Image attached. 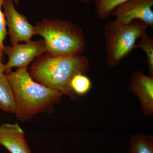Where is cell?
Listing matches in <instances>:
<instances>
[{
	"instance_id": "cell-8",
	"label": "cell",
	"mask_w": 153,
	"mask_h": 153,
	"mask_svg": "<svg viewBox=\"0 0 153 153\" xmlns=\"http://www.w3.org/2000/svg\"><path fill=\"white\" fill-rule=\"evenodd\" d=\"M132 93L138 97L141 110L145 116L153 114V77L146 75L142 71L133 72L129 82Z\"/></svg>"
},
{
	"instance_id": "cell-4",
	"label": "cell",
	"mask_w": 153,
	"mask_h": 153,
	"mask_svg": "<svg viewBox=\"0 0 153 153\" xmlns=\"http://www.w3.org/2000/svg\"><path fill=\"white\" fill-rule=\"evenodd\" d=\"M148 27L139 20L124 24L114 19L106 23L103 34L108 65L111 68L118 66L135 48L137 40Z\"/></svg>"
},
{
	"instance_id": "cell-15",
	"label": "cell",
	"mask_w": 153,
	"mask_h": 153,
	"mask_svg": "<svg viewBox=\"0 0 153 153\" xmlns=\"http://www.w3.org/2000/svg\"><path fill=\"white\" fill-rule=\"evenodd\" d=\"M3 1L0 0V58L2 60L4 59L3 50L4 46V41L7 35L5 18L2 11Z\"/></svg>"
},
{
	"instance_id": "cell-10",
	"label": "cell",
	"mask_w": 153,
	"mask_h": 153,
	"mask_svg": "<svg viewBox=\"0 0 153 153\" xmlns=\"http://www.w3.org/2000/svg\"><path fill=\"white\" fill-rule=\"evenodd\" d=\"M0 109L6 112L16 114L13 91L5 73L0 74Z\"/></svg>"
},
{
	"instance_id": "cell-13",
	"label": "cell",
	"mask_w": 153,
	"mask_h": 153,
	"mask_svg": "<svg viewBox=\"0 0 153 153\" xmlns=\"http://www.w3.org/2000/svg\"><path fill=\"white\" fill-rule=\"evenodd\" d=\"M135 48L142 49L146 53L149 67V76L153 77V39L150 38L147 33L141 37Z\"/></svg>"
},
{
	"instance_id": "cell-9",
	"label": "cell",
	"mask_w": 153,
	"mask_h": 153,
	"mask_svg": "<svg viewBox=\"0 0 153 153\" xmlns=\"http://www.w3.org/2000/svg\"><path fill=\"white\" fill-rule=\"evenodd\" d=\"M25 133L18 123L0 125V146L10 153H32Z\"/></svg>"
},
{
	"instance_id": "cell-12",
	"label": "cell",
	"mask_w": 153,
	"mask_h": 153,
	"mask_svg": "<svg viewBox=\"0 0 153 153\" xmlns=\"http://www.w3.org/2000/svg\"><path fill=\"white\" fill-rule=\"evenodd\" d=\"M129 0H94V14L98 19L105 20L109 19L115 9Z\"/></svg>"
},
{
	"instance_id": "cell-19",
	"label": "cell",
	"mask_w": 153,
	"mask_h": 153,
	"mask_svg": "<svg viewBox=\"0 0 153 153\" xmlns=\"http://www.w3.org/2000/svg\"><path fill=\"white\" fill-rule=\"evenodd\" d=\"M117 153H125V152H124L123 151H119Z\"/></svg>"
},
{
	"instance_id": "cell-17",
	"label": "cell",
	"mask_w": 153,
	"mask_h": 153,
	"mask_svg": "<svg viewBox=\"0 0 153 153\" xmlns=\"http://www.w3.org/2000/svg\"><path fill=\"white\" fill-rule=\"evenodd\" d=\"M76 1H78V2L82 3V4H87L91 1H94V0H76Z\"/></svg>"
},
{
	"instance_id": "cell-2",
	"label": "cell",
	"mask_w": 153,
	"mask_h": 153,
	"mask_svg": "<svg viewBox=\"0 0 153 153\" xmlns=\"http://www.w3.org/2000/svg\"><path fill=\"white\" fill-rule=\"evenodd\" d=\"M5 73L13 91L16 114L22 121L42 111L63 95L34 81L27 67L18 68L15 71L7 70Z\"/></svg>"
},
{
	"instance_id": "cell-11",
	"label": "cell",
	"mask_w": 153,
	"mask_h": 153,
	"mask_svg": "<svg viewBox=\"0 0 153 153\" xmlns=\"http://www.w3.org/2000/svg\"><path fill=\"white\" fill-rule=\"evenodd\" d=\"M128 153H153L152 135L135 134L128 143Z\"/></svg>"
},
{
	"instance_id": "cell-18",
	"label": "cell",
	"mask_w": 153,
	"mask_h": 153,
	"mask_svg": "<svg viewBox=\"0 0 153 153\" xmlns=\"http://www.w3.org/2000/svg\"><path fill=\"white\" fill-rule=\"evenodd\" d=\"M14 1L15 5H19V0H14Z\"/></svg>"
},
{
	"instance_id": "cell-1",
	"label": "cell",
	"mask_w": 153,
	"mask_h": 153,
	"mask_svg": "<svg viewBox=\"0 0 153 153\" xmlns=\"http://www.w3.org/2000/svg\"><path fill=\"white\" fill-rule=\"evenodd\" d=\"M89 67V60L82 55L58 57L46 54L35 60L29 72L37 82L75 99L71 79L76 74H86Z\"/></svg>"
},
{
	"instance_id": "cell-3",
	"label": "cell",
	"mask_w": 153,
	"mask_h": 153,
	"mask_svg": "<svg viewBox=\"0 0 153 153\" xmlns=\"http://www.w3.org/2000/svg\"><path fill=\"white\" fill-rule=\"evenodd\" d=\"M35 35L44 38L46 54L58 57L82 55L86 42L82 28L66 20L45 18L35 27Z\"/></svg>"
},
{
	"instance_id": "cell-6",
	"label": "cell",
	"mask_w": 153,
	"mask_h": 153,
	"mask_svg": "<svg viewBox=\"0 0 153 153\" xmlns=\"http://www.w3.org/2000/svg\"><path fill=\"white\" fill-rule=\"evenodd\" d=\"M46 52V46L44 40H31L25 44H16L12 46L4 45L3 54L8 57L5 64L6 70L14 67L24 68L27 66L35 58Z\"/></svg>"
},
{
	"instance_id": "cell-7",
	"label": "cell",
	"mask_w": 153,
	"mask_h": 153,
	"mask_svg": "<svg viewBox=\"0 0 153 153\" xmlns=\"http://www.w3.org/2000/svg\"><path fill=\"white\" fill-rule=\"evenodd\" d=\"M153 0H129L115 9L111 16L124 24L139 20L153 28Z\"/></svg>"
},
{
	"instance_id": "cell-14",
	"label": "cell",
	"mask_w": 153,
	"mask_h": 153,
	"mask_svg": "<svg viewBox=\"0 0 153 153\" xmlns=\"http://www.w3.org/2000/svg\"><path fill=\"white\" fill-rule=\"evenodd\" d=\"M70 86L76 95H85L90 90L91 82L85 74H78L71 79Z\"/></svg>"
},
{
	"instance_id": "cell-5",
	"label": "cell",
	"mask_w": 153,
	"mask_h": 153,
	"mask_svg": "<svg viewBox=\"0 0 153 153\" xmlns=\"http://www.w3.org/2000/svg\"><path fill=\"white\" fill-rule=\"evenodd\" d=\"M15 6L14 0L3 1V13L12 45L21 42H29L35 35V27L31 25L25 16L17 10Z\"/></svg>"
},
{
	"instance_id": "cell-16",
	"label": "cell",
	"mask_w": 153,
	"mask_h": 153,
	"mask_svg": "<svg viewBox=\"0 0 153 153\" xmlns=\"http://www.w3.org/2000/svg\"><path fill=\"white\" fill-rule=\"evenodd\" d=\"M2 61L0 58V74H4L6 71L5 65L3 64Z\"/></svg>"
}]
</instances>
